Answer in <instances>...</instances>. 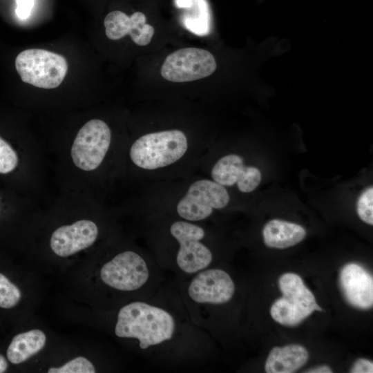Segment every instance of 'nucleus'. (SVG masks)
Listing matches in <instances>:
<instances>
[{
    "instance_id": "1",
    "label": "nucleus",
    "mask_w": 373,
    "mask_h": 373,
    "mask_svg": "<svg viewBox=\"0 0 373 373\" xmlns=\"http://www.w3.org/2000/svg\"><path fill=\"white\" fill-rule=\"evenodd\" d=\"M176 329V320L166 309L134 301L119 309L115 334L119 338L137 339L140 348L147 350L172 340Z\"/></svg>"
},
{
    "instance_id": "2",
    "label": "nucleus",
    "mask_w": 373,
    "mask_h": 373,
    "mask_svg": "<svg viewBox=\"0 0 373 373\" xmlns=\"http://www.w3.org/2000/svg\"><path fill=\"white\" fill-rule=\"evenodd\" d=\"M186 135L173 129L147 133L139 137L130 149V157L138 167L153 170L172 164L186 153Z\"/></svg>"
},
{
    "instance_id": "3",
    "label": "nucleus",
    "mask_w": 373,
    "mask_h": 373,
    "mask_svg": "<svg viewBox=\"0 0 373 373\" xmlns=\"http://www.w3.org/2000/svg\"><path fill=\"white\" fill-rule=\"evenodd\" d=\"M278 286L283 296L272 304L270 314L279 324L296 326L314 311L322 310L299 275L290 272L283 274Z\"/></svg>"
},
{
    "instance_id": "4",
    "label": "nucleus",
    "mask_w": 373,
    "mask_h": 373,
    "mask_svg": "<svg viewBox=\"0 0 373 373\" xmlns=\"http://www.w3.org/2000/svg\"><path fill=\"white\" fill-rule=\"evenodd\" d=\"M15 68L23 82L51 89L59 86L64 80L68 71V63L59 54L31 48L17 56Z\"/></svg>"
},
{
    "instance_id": "5",
    "label": "nucleus",
    "mask_w": 373,
    "mask_h": 373,
    "mask_svg": "<svg viewBox=\"0 0 373 373\" xmlns=\"http://www.w3.org/2000/svg\"><path fill=\"white\" fill-rule=\"evenodd\" d=\"M170 233L179 245L175 261L180 271L189 275L195 274L210 266L213 254L201 242L205 235L202 227L179 220L171 225Z\"/></svg>"
},
{
    "instance_id": "6",
    "label": "nucleus",
    "mask_w": 373,
    "mask_h": 373,
    "mask_svg": "<svg viewBox=\"0 0 373 373\" xmlns=\"http://www.w3.org/2000/svg\"><path fill=\"white\" fill-rule=\"evenodd\" d=\"M100 277L108 287L130 292L147 285L151 271L142 256L134 251H126L117 254L102 266Z\"/></svg>"
},
{
    "instance_id": "7",
    "label": "nucleus",
    "mask_w": 373,
    "mask_h": 373,
    "mask_svg": "<svg viewBox=\"0 0 373 373\" xmlns=\"http://www.w3.org/2000/svg\"><path fill=\"white\" fill-rule=\"evenodd\" d=\"M111 133L102 120L94 119L79 131L71 149L76 166L84 171L97 169L102 162L111 144Z\"/></svg>"
},
{
    "instance_id": "8",
    "label": "nucleus",
    "mask_w": 373,
    "mask_h": 373,
    "mask_svg": "<svg viewBox=\"0 0 373 373\" xmlns=\"http://www.w3.org/2000/svg\"><path fill=\"white\" fill-rule=\"evenodd\" d=\"M216 68L213 55L202 48L190 47L179 49L164 60L161 75L173 82H187L207 77Z\"/></svg>"
},
{
    "instance_id": "9",
    "label": "nucleus",
    "mask_w": 373,
    "mask_h": 373,
    "mask_svg": "<svg viewBox=\"0 0 373 373\" xmlns=\"http://www.w3.org/2000/svg\"><path fill=\"white\" fill-rule=\"evenodd\" d=\"M229 195L225 188L210 180L194 182L177 205L178 215L187 221H200L210 216L213 209L227 205Z\"/></svg>"
},
{
    "instance_id": "10",
    "label": "nucleus",
    "mask_w": 373,
    "mask_h": 373,
    "mask_svg": "<svg viewBox=\"0 0 373 373\" xmlns=\"http://www.w3.org/2000/svg\"><path fill=\"white\" fill-rule=\"evenodd\" d=\"M235 284L223 269H205L195 274L187 287V294L200 305H218L228 303L233 296Z\"/></svg>"
},
{
    "instance_id": "11",
    "label": "nucleus",
    "mask_w": 373,
    "mask_h": 373,
    "mask_svg": "<svg viewBox=\"0 0 373 373\" xmlns=\"http://www.w3.org/2000/svg\"><path fill=\"white\" fill-rule=\"evenodd\" d=\"M339 284L347 303L357 309H368L373 305V278L362 265L350 262L343 267Z\"/></svg>"
},
{
    "instance_id": "12",
    "label": "nucleus",
    "mask_w": 373,
    "mask_h": 373,
    "mask_svg": "<svg viewBox=\"0 0 373 373\" xmlns=\"http://www.w3.org/2000/svg\"><path fill=\"white\" fill-rule=\"evenodd\" d=\"M97 235V227L93 221L78 220L57 228L51 236L50 247L57 256L67 257L91 246Z\"/></svg>"
},
{
    "instance_id": "13",
    "label": "nucleus",
    "mask_w": 373,
    "mask_h": 373,
    "mask_svg": "<svg viewBox=\"0 0 373 373\" xmlns=\"http://www.w3.org/2000/svg\"><path fill=\"white\" fill-rule=\"evenodd\" d=\"M146 21L145 15L141 12L128 16L119 10L112 11L104 21L106 35L110 39L117 40L129 35L137 45L146 46L151 42L155 30Z\"/></svg>"
},
{
    "instance_id": "14",
    "label": "nucleus",
    "mask_w": 373,
    "mask_h": 373,
    "mask_svg": "<svg viewBox=\"0 0 373 373\" xmlns=\"http://www.w3.org/2000/svg\"><path fill=\"white\" fill-rule=\"evenodd\" d=\"M305 347L298 344L273 347L267 358L265 370L267 373H292L307 361Z\"/></svg>"
},
{
    "instance_id": "15",
    "label": "nucleus",
    "mask_w": 373,
    "mask_h": 373,
    "mask_svg": "<svg viewBox=\"0 0 373 373\" xmlns=\"http://www.w3.org/2000/svg\"><path fill=\"white\" fill-rule=\"evenodd\" d=\"M306 231L300 225L281 220H271L264 227L265 244L271 248L285 249L301 242Z\"/></svg>"
},
{
    "instance_id": "16",
    "label": "nucleus",
    "mask_w": 373,
    "mask_h": 373,
    "mask_svg": "<svg viewBox=\"0 0 373 373\" xmlns=\"http://www.w3.org/2000/svg\"><path fill=\"white\" fill-rule=\"evenodd\" d=\"M46 336L39 329L20 333L12 338L6 354L12 364H19L39 352L45 345Z\"/></svg>"
},
{
    "instance_id": "17",
    "label": "nucleus",
    "mask_w": 373,
    "mask_h": 373,
    "mask_svg": "<svg viewBox=\"0 0 373 373\" xmlns=\"http://www.w3.org/2000/svg\"><path fill=\"white\" fill-rule=\"evenodd\" d=\"M245 168L240 156L236 154L227 155L214 164L211 177L213 181L222 186H231L240 180Z\"/></svg>"
},
{
    "instance_id": "18",
    "label": "nucleus",
    "mask_w": 373,
    "mask_h": 373,
    "mask_svg": "<svg viewBox=\"0 0 373 373\" xmlns=\"http://www.w3.org/2000/svg\"><path fill=\"white\" fill-rule=\"evenodd\" d=\"M21 296L19 289L0 273V307L9 309L15 307Z\"/></svg>"
},
{
    "instance_id": "19",
    "label": "nucleus",
    "mask_w": 373,
    "mask_h": 373,
    "mask_svg": "<svg viewBox=\"0 0 373 373\" xmlns=\"http://www.w3.org/2000/svg\"><path fill=\"white\" fill-rule=\"evenodd\" d=\"M48 373H94L95 369L90 361L83 356H78L61 367H50Z\"/></svg>"
},
{
    "instance_id": "20",
    "label": "nucleus",
    "mask_w": 373,
    "mask_h": 373,
    "mask_svg": "<svg viewBox=\"0 0 373 373\" xmlns=\"http://www.w3.org/2000/svg\"><path fill=\"white\" fill-rule=\"evenodd\" d=\"M356 211L358 217L362 221L373 224V188H367L359 196Z\"/></svg>"
},
{
    "instance_id": "21",
    "label": "nucleus",
    "mask_w": 373,
    "mask_h": 373,
    "mask_svg": "<svg viewBox=\"0 0 373 373\" xmlns=\"http://www.w3.org/2000/svg\"><path fill=\"white\" fill-rule=\"evenodd\" d=\"M18 164V156L11 146L0 137V173L12 171Z\"/></svg>"
},
{
    "instance_id": "22",
    "label": "nucleus",
    "mask_w": 373,
    "mask_h": 373,
    "mask_svg": "<svg viewBox=\"0 0 373 373\" xmlns=\"http://www.w3.org/2000/svg\"><path fill=\"white\" fill-rule=\"evenodd\" d=\"M260 180L261 173L259 169L254 166H246L242 178L236 184L241 192L249 193L257 188Z\"/></svg>"
},
{
    "instance_id": "23",
    "label": "nucleus",
    "mask_w": 373,
    "mask_h": 373,
    "mask_svg": "<svg viewBox=\"0 0 373 373\" xmlns=\"http://www.w3.org/2000/svg\"><path fill=\"white\" fill-rule=\"evenodd\" d=\"M16 14L21 19H27L31 13L34 6V0H16Z\"/></svg>"
},
{
    "instance_id": "24",
    "label": "nucleus",
    "mask_w": 373,
    "mask_h": 373,
    "mask_svg": "<svg viewBox=\"0 0 373 373\" xmlns=\"http://www.w3.org/2000/svg\"><path fill=\"white\" fill-rule=\"evenodd\" d=\"M350 372L352 373H372L373 363L370 360L359 358L352 365Z\"/></svg>"
},
{
    "instance_id": "25",
    "label": "nucleus",
    "mask_w": 373,
    "mask_h": 373,
    "mask_svg": "<svg viewBox=\"0 0 373 373\" xmlns=\"http://www.w3.org/2000/svg\"><path fill=\"white\" fill-rule=\"evenodd\" d=\"M305 372L309 373H331L332 370L328 365H321L306 371Z\"/></svg>"
},
{
    "instance_id": "26",
    "label": "nucleus",
    "mask_w": 373,
    "mask_h": 373,
    "mask_svg": "<svg viewBox=\"0 0 373 373\" xmlns=\"http://www.w3.org/2000/svg\"><path fill=\"white\" fill-rule=\"evenodd\" d=\"M8 368V363L5 357L0 354V373L6 372Z\"/></svg>"
}]
</instances>
